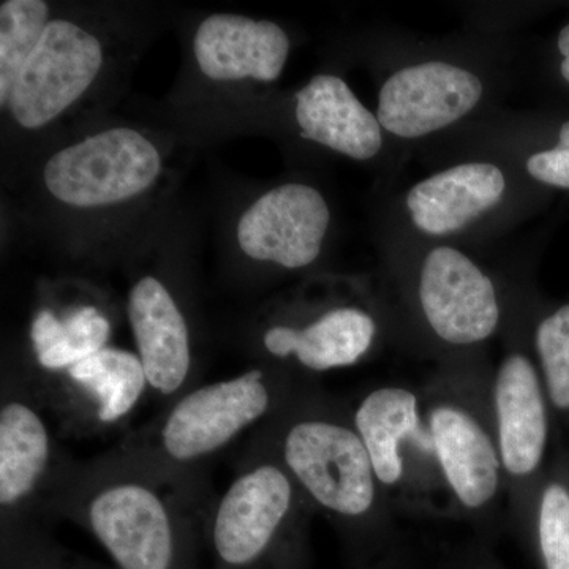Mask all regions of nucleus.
Returning <instances> with one entry per match:
<instances>
[{
    "label": "nucleus",
    "mask_w": 569,
    "mask_h": 569,
    "mask_svg": "<svg viewBox=\"0 0 569 569\" xmlns=\"http://www.w3.org/2000/svg\"><path fill=\"white\" fill-rule=\"evenodd\" d=\"M193 52L213 81L272 82L282 74L290 39L276 22L241 14H212L198 26Z\"/></svg>",
    "instance_id": "obj_14"
},
{
    "label": "nucleus",
    "mask_w": 569,
    "mask_h": 569,
    "mask_svg": "<svg viewBox=\"0 0 569 569\" xmlns=\"http://www.w3.org/2000/svg\"><path fill=\"white\" fill-rule=\"evenodd\" d=\"M295 118L306 140L366 162L385 146V130L342 78L317 74L296 93Z\"/></svg>",
    "instance_id": "obj_16"
},
{
    "label": "nucleus",
    "mask_w": 569,
    "mask_h": 569,
    "mask_svg": "<svg viewBox=\"0 0 569 569\" xmlns=\"http://www.w3.org/2000/svg\"><path fill=\"white\" fill-rule=\"evenodd\" d=\"M112 323L93 302L54 309L43 306L33 313L31 331L32 376H52L110 347Z\"/></svg>",
    "instance_id": "obj_19"
},
{
    "label": "nucleus",
    "mask_w": 569,
    "mask_h": 569,
    "mask_svg": "<svg viewBox=\"0 0 569 569\" xmlns=\"http://www.w3.org/2000/svg\"><path fill=\"white\" fill-rule=\"evenodd\" d=\"M418 299L433 335L449 346L485 342L500 325L497 288L462 250L437 246L419 263Z\"/></svg>",
    "instance_id": "obj_10"
},
{
    "label": "nucleus",
    "mask_w": 569,
    "mask_h": 569,
    "mask_svg": "<svg viewBox=\"0 0 569 569\" xmlns=\"http://www.w3.org/2000/svg\"><path fill=\"white\" fill-rule=\"evenodd\" d=\"M508 178L500 164L470 160L415 183L406 212L415 230L429 238H451L496 211L507 200Z\"/></svg>",
    "instance_id": "obj_13"
},
{
    "label": "nucleus",
    "mask_w": 569,
    "mask_h": 569,
    "mask_svg": "<svg viewBox=\"0 0 569 569\" xmlns=\"http://www.w3.org/2000/svg\"><path fill=\"white\" fill-rule=\"evenodd\" d=\"M250 438L268 448L302 496L328 515L356 520L372 511L376 471L353 426L323 411L283 403Z\"/></svg>",
    "instance_id": "obj_3"
},
{
    "label": "nucleus",
    "mask_w": 569,
    "mask_h": 569,
    "mask_svg": "<svg viewBox=\"0 0 569 569\" xmlns=\"http://www.w3.org/2000/svg\"><path fill=\"white\" fill-rule=\"evenodd\" d=\"M206 509L123 458L69 459L44 522L69 520L89 535L116 569H200Z\"/></svg>",
    "instance_id": "obj_1"
},
{
    "label": "nucleus",
    "mask_w": 569,
    "mask_h": 569,
    "mask_svg": "<svg viewBox=\"0 0 569 569\" xmlns=\"http://www.w3.org/2000/svg\"><path fill=\"white\" fill-rule=\"evenodd\" d=\"M127 316L149 392L160 407L198 385L189 321L162 280L141 277L130 288Z\"/></svg>",
    "instance_id": "obj_12"
},
{
    "label": "nucleus",
    "mask_w": 569,
    "mask_h": 569,
    "mask_svg": "<svg viewBox=\"0 0 569 569\" xmlns=\"http://www.w3.org/2000/svg\"><path fill=\"white\" fill-rule=\"evenodd\" d=\"M430 433L448 485L463 507L488 505L500 482V452L481 425L455 406L433 408Z\"/></svg>",
    "instance_id": "obj_18"
},
{
    "label": "nucleus",
    "mask_w": 569,
    "mask_h": 569,
    "mask_svg": "<svg viewBox=\"0 0 569 569\" xmlns=\"http://www.w3.org/2000/svg\"><path fill=\"white\" fill-rule=\"evenodd\" d=\"M376 336L377 323L370 313L339 306L302 325L268 326L260 347L274 361H291L307 372L321 373L361 361Z\"/></svg>",
    "instance_id": "obj_15"
},
{
    "label": "nucleus",
    "mask_w": 569,
    "mask_h": 569,
    "mask_svg": "<svg viewBox=\"0 0 569 569\" xmlns=\"http://www.w3.org/2000/svg\"><path fill=\"white\" fill-rule=\"evenodd\" d=\"M284 392L279 373L264 366L194 385L114 449L198 508L208 509L212 500L206 501L204 468L271 418L288 400Z\"/></svg>",
    "instance_id": "obj_2"
},
{
    "label": "nucleus",
    "mask_w": 569,
    "mask_h": 569,
    "mask_svg": "<svg viewBox=\"0 0 569 569\" xmlns=\"http://www.w3.org/2000/svg\"><path fill=\"white\" fill-rule=\"evenodd\" d=\"M537 350L553 406L569 408V306L560 307L538 325Z\"/></svg>",
    "instance_id": "obj_23"
},
{
    "label": "nucleus",
    "mask_w": 569,
    "mask_h": 569,
    "mask_svg": "<svg viewBox=\"0 0 569 569\" xmlns=\"http://www.w3.org/2000/svg\"><path fill=\"white\" fill-rule=\"evenodd\" d=\"M557 48L561 54L560 73L569 84V24L565 26L557 39Z\"/></svg>",
    "instance_id": "obj_26"
},
{
    "label": "nucleus",
    "mask_w": 569,
    "mask_h": 569,
    "mask_svg": "<svg viewBox=\"0 0 569 569\" xmlns=\"http://www.w3.org/2000/svg\"><path fill=\"white\" fill-rule=\"evenodd\" d=\"M31 377L59 429L69 437L118 432L151 396L140 358L122 348L107 347L62 372Z\"/></svg>",
    "instance_id": "obj_6"
},
{
    "label": "nucleus",
    "mask_w": 569,
    "mask_h": 569,
    "mask_svg": "<svg viewBox=\"0 0 569 569\" xmlns=\"http://www.w3.org/2000/svg\"><path fill=\"white\" fill-rule=\"evenodd\" d=\"M526 171L539 183L569 190V121L560 127L559 141L553 148L531 153Z\"/></svg>",
    "instance_id": "obj_25"
},
{
    "label": "nucleus",
    "mask_w": 569,
    "mask_h": 569,
    "mask_svg": "<svg viewBox=\"0 0 569 569\" xmlns=\"http://www.w3.org/2000/svg\"><path fill=\"white\" fill-rule=\"evenodd\" d=\"M41 0H7L0 7V104L9 108L14 82L48 26Z\"/></svg>",
    "instance_id": "obj_21"
},
{
    "label": "nucleus",
    "mask_w": 569,
    "mask_h": 569,
    "mask_svg": "<svg viewBox=\"0 0 569 569\" xmlns=\"http://www.w3.org/2000/svg\"><path fill=\"white\" fill-rule=\"evenodd\" d=\"M538 530L546 569H569V492L563 486L550 485L542 493Z\"/></svg>",
    "instance_id": "obj_24"
},
{
    "label": "nucleus",
    "mask_w": 569,
    "mask_h": 569,
    "mask_svg": "<svg viewBox=\"0 0 569 569\" xmlns=\"http://www.w3.org/2000/svg\"><path fill=\"white\" fill-rule=\"evenodd\" d=\"M0 569H116L77 556L47 526L0 531Z\"/></svg>",
    "instance_id": "obj_22"
},
{
    "label": "nucleus",
    "mask_w": 569,
    "mask_h": 569,
    "mask_svg": "<svg viewBox=\"0 0 569 569\" xmlns=\"http://www.w3.org/2000/svg\"><path fill=\"white\" fill-rule=\"evenodd\" d=\"M418 426V399L406 388L376 389L356 408L353 427L381 485L395 486L402 478L400 441L417 432Z\"/></svg>",
    "instance_id": "obj_20"
},
{
    "label": "nucleus",
    "mask_w": 569,
    "mask_h": 569,
    "mask_svg": "<svg viewBox=\"0 0 569 569\" xmlns=\"http://www.w3.org/2000/svg\"><path fill=\"white\" fill-rule=\"evenodd\" d=\"M102 66L96 36L71 21L48 22L14 82L9 103L14 121L28 130L48 126L81 99Z\"/></svg>",
    "instance_id": "obj_8"
},
{
    "label": "nucleus",
    "mask_w": 569,
    "mask_h": 569,
    "mask_svg": "<svg viewBox=\"0 0 569 569\" xmlns=\"http://www.w3.org/2000/svg\"><path fill=\"white\" fill-rule=\"evenodd\" d=\"M28 369L3 372L0 389V531L48 526L44 508L71 456L59 445Z\"/></svg>",
    "instance_id": "obj_5"
},
{
    "label": "nucleus",
    "mask_w": 569,
    "mask_h": 569,
    "mask_svg": "<svg viewBox=\"0 0 569 569\" xmlns=\"http://www.w3.org/2000/svg\"><path fill=\"white\" fill-rule=\"evenodd\" d=\"M485 99V81L459 63L422 61L400 67L378 93L377 118L385 132L419 140L471 114Z\"/></svg>",
    "instance_id": "obj_9"
},
{
    "label": "nucleus",
    "mask_w": 569,
    "mask_h": 569,
    "mask_svg": "<svg viewBox=\"0 0 569 569\" xmlns=\"http://www.w3.org/2000/svg\"><path fill=\"white\" fill-rule=\"evenodd\" d=\"M301 496L282 462L250 438L234 478L206 509L203 542L212 569H276Z\"/></svg>",
    "instance_id": "obj_4"
},
{
    "label": "nucleus",
    "mask_w": 569,
    "mask_h": 569,
    "mask_svg": "<svg viewBox=\"0 0 569 569\" xmlns=\"http://www.w3.org/2000/svg\"><path fill=\"white\" fill-rule=\"evenodd\" d=\"M498 452L508 473L527 477L537 470L548 441V415L537 369L527 356L512 353L496 380Z\"/></svg>",
    "instance_id": "obj_17"
},
{
    "label": "nucleus",
    "mask_w": 569,
    "mask_h": 569,
    "mask_svg": "<svg viewBox=\"0 0 569 569\" xmlns=\"http://www.w3.org/2000/svg\"><path fill=\"white\" fill-rule=\"evenodd\" d=\"M329 223L323 194L307 183L290 182L261 194L242 213L236 234L252 260L305 269L320 257Z\"/></svg>",
    "instance_id": "obj_11"
},
{
    "label": "nucleus",
    "mask_w": 569,
    "mask_h": 569,
    "mask_svg": "<svg viewBox=\"0 0 569 569\" xmlns=\"http://www.w3.org/2000/svg\"><path fill=\"white\" fill-rule=\"evenodd\" d=\"M162 170L156 146L132 129H111L71 144L44 164L48 192L73 208H100L132 200Z\"/></svg>",
    "instance_id": "obj_7"
}]
</instances>
